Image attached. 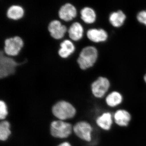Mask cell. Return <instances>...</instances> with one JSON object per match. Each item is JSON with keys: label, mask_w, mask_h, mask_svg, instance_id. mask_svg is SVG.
<instances>
[{"label": "cell", "mask_w": 146, "mask_h": 146, "mask_svg": "<svg viewBox=\"0 0 146 146\" xmlns=\"http://www.w3.org/2000/svg\"><path fill=\"white\" fill-rule=\"evenodd\" d=\"M22 63L14 57L5 54L0 48V80L4 79L14 75L17 69Z\"/></svg>", "instance_id": "7a4b0ae2"}, {"label": "cell", "mask_w": 146, "mask_h": 146, "mask_svg": "<svg viewBox=\"0 0 146 146\" xmlns=\"http://www.w3.org/2000/svg\"><path fill=\"white\" fill-rule=\"evenodd\" d=\"M108 19L112 26L115 27H120L123 25L126 16L123 11L118 10L110 13Z\"/></svg>", "instance_id": "ac0fdd59"}, {"label": "cell", "mask_w": 146, "mask_h": 146, "mask_svg": "<svg viewBox=\"0 0 146 146\" xmlns=\"http://www.w3.org/2000/svg\"><path fill=\"white\" fill-rule=\"evenodd\" d=\"M10 124L6 120H3L0 123V140L6 141L11 134Z\"/></svg>", "instance_id": "d6986e66"}, {"label": "cell", "mask_w": 146, "mask_h": 146, "mask_svg": "<svg viewBox=\"0 0 146 146\" xmlns=\"http://www.w3.org/2000/svg\"><path fill=\"white\" fill-rule=\"evenodd\" d=\"M111 83L107 78L99 76L94 80L91 84V93L97 100H104L110 92Z\"/></svg>", "instance_id": "5b68a950"}, {"label": "cell", "mask_w": 146, "mask_h": 146, "mask_svg": "<svg viewBox=\"0 0 146 146\" xmlns=\"http://www.w3.org/2000/svg\"><path fill=\"white\" fill-rule=\"evenodd\" d=\"M25 46V42L19 35L10 36L0 42V48L5 55L10 57H16L21 54Z\"/></svg>", "instance_id": "3957f363"}, {"label": "cell", "mask_w": 146, "mask_h": 146, "mask_svg": "<svg viewBox=\"0 0 146 146\" xmlns=\"http://www.w3.org/2000/svg\"><path fill=\"white\" fill-rule=\"evenodd\" d=\"M57 146H72L71 144L68 142H64L58 145Z\"/></svg>", "instance_id": "7402d4cb"}, {"label": "cell", "mask_w": 146, "mask_h": 146, "mask_svg": "<svg viewBox=\"0 0 146 146\" xmlns=\"http://www.w3.org/2000/svg\"><path fill=\"white\" fill-rule=\"evenodd\" d=\"M143 80L144 82H145V83L146 84V73L144 76Z\"/></svg>", "instance_id": "603a6c76"}, {"label": "cell", "mask_w": 146, "mask_h": 146, "mask_svg": "<svg viewBox=\"0 0 146 146\" xmlns=\"http://www.w3.org/2000/svg\"><path fill=\"white\" fill-rule=\"evenodd\" d=\"M103 100L106 106L113 110L121 107L125 101L123 95L117 90L110 91Z\"/></svg>", "instance_id": "7c38bea8"}, {"label": "cell", "mask_w": 146, "mask_h": 146, "mask_svg": "<svg viewBox=\"0 0 146 146\" xmlns=\"http://www.w3.org/2000/svg\"><path fill=\"white\" fill-rule=\"evenodd\" d=\"M77 51L78 54L76 61L81 70L86 71L92 68L96 63L98 51L96 47L87 45L82 48L80 50Z\"/></svg>", "instance_id": "6da1fadb"}, {"label": "cell", "mask_w": 146, "mask_h": 146, "mask_svg": "<svg viewBox=\"0 0 146 146\" xmlns=\"http://www.w3.org/2000/svg\"><path fill=\"white\" fill-rule=\"evenodd\" d=\"M76 51L75 44L68 37L60 41L57 53L63 59H67L73 55Z\"/></svg>", "instance_id": "5bb4252c"}, {"label": "cell", "mask_w": 146, "mask_h": 146, "mask_svg": "<svg viewBox=\"0 0 146 146\" xmlns=\"http://www.w3.org/2000/svg\"><path fill=\"white\" fill-rule=\"evenodd\" d=\"M73 130L76 136L84 142L90 143L93 140L94 127L88 121L78 122L73 126Z\"/></svg>", "instance_id": "52a82bcc"}, {"label": "cell", "mask_w": 146, "mask_h": 146, "mask_svg": "<svg viewBox=\"0 0 146 146\" xmlns=\"http://www.w3.org/2000/svg\"><path fill=\"white\" fill-rule=\"evenodd\" d=\"M136 18L139 23L146 26V10H141L138 12Z\"/></svg>", "instance_id": "44dd1931"}, {"label": "cell", "mask_w": 146, "mask_h": 146, "mask_svg": "<svg viewBox=\"0 0 146 146\" xmlns=\"http://www.w3.org/2000/svg\"><path fill=\"white\" fill-rule=\"evenodd\" d=\"M57 16L58 19L63 23H70L78 18V9L72 3H66L58 9Z\"/></svg>", "instance_id": "ba28073f"}, {"label": "cell", "mask_w": 146, "mask_h": 146, "mask_svg": "<svg viewBox=\"0 0 146 146\" xmlns=\"http://www.w3.org/2000/svg\"><path fill=\"white\" fill-rule=\"evenodd\" d=\"M52 112L58 120L65 121L74 118L76 114V110L69 102L60 100L53 106Z\"/></svg>", "instance_id": "277c9868"}, {"label": "cell", "mask_w": 146, "mask_h": 146, "mask_svg": "<svg viewBox=\"0 0 146 146\" xmlns=\"http://www.w3.org/2000/svg\"><path fill=\"white\" fill-rule=\"evenodd\" d=\"M8 114V108L7 105L3 100L0 101V119L1 120H4L7 117Z\"/></svg>", "instance_id": "ffe728a7"}, {"label": "cell", "mask_w": 146, "mask_h": 146, "mask_svg": "<svg viewBox=\"0 0 146 146\" xmlns=\"http://www.w3.org/2000/svg\"><path fill=\"white\" fill-rule=\"evenodd\" d=\"M73 126L70 123L62 120L53 121L50 125V133L55 138L65 139L70 136Z\"/></svg>", "instance_id": "8992f818"}, {"label": "cell", "mask_w": 146, "mask_h": 146, "mask_svg": "<svg viewBox=\"0 0 146 146\" xmlns=\"http://www.w3.org/2000/svg\"><path fill=\"white\" fill-rule=\"evenodd\" d=\"M86 36L91 42L99 43L106 41L108 38V35L104 29L92 28L87 30Z\"/></svg>", "instance_id": "2e32d148"}, {"label": "cell", "mask_w": 146, "mask_h": 146, "mask_svg": "<svg viewBox=\"0 0 146 146\" xmlns=\"http://www.w3.org/2000/svg\"><path fill=\"white\" fill-rule=\"evenodd\" d=\"M114 124L121 128H125L130 125L133 119L132 114L128 110L121 107L113 110Z\"/></svg>", "instance_id": "8fae6325"}, {"label": "cell", "mask_w": 146, "mask_h": 146, "mask_svg": "<svg viewBox=\"0 0 146 146\" xmlns=\"http://www.w3.org/2000/svg\"><path fill=\"white\" fill-rule=\"evenodd\" d=\"M47 29L52 38L56 41H60L66 37L68 26L59 19H55L50 21Z\"/></svg>", "instance_id": "9c48e42d"}, {"label": "cell", "mask_w": 146, "mask_h": 146, "mask_svg": "<svg viewBox=\"0 0 146 146\" xmlns=\"http://www.w3.org/2000/svg\"><path fill=\"white\" fill-rule=\"evenodd\" d=\"M68 31L66 37H68L74 43L80 42L83 39L84 29L81 22L76 20L70 23L67 24Z\"/></svg>", "instance_id": "4fadbf2b"}, {"label": "cell", "mask_w": 146, "mask_h": 146, "mask_svg": "<svg viewBox=\"0 0 146 146\" xmlns=\"http://www.w3.org/2000/svg\"><path fill=\"white\" fill-rule=\"evenodd\" d=\"M25 9L24 7L18 3L11 4L5 11L7 18L14 22L21 21L25 17Z\"/></svg>", "instance_id": "9a60e30c"}, {"label": "cell", "mask_w": 146, "mask_h": 146, "mask_svg": "<svg viewBox=\"0 0 146 146\" xmlns=\"http://www.w3.org/2000/svg\"><path fill=\"white\" fill-rule=\"evenodd\" d=\"M95 123L100 130L104 132H109L115 125L113 111L110 110L102 111L95 117Z\"/></svg>", "instance_id": "30bf717a"}, {"label": "cell", "mask_w": 146, "mask_h": 146, "mask_svg": "<svg viewBox=\"0 0 146 146\" xmlns=\"http://www.w3.org/2000/svg\"><path fill=\"white\" fill-rule=\"evenodd\" d=\"M81 21L87 25L94 23L97 20V13L94 8L89 6L82 7L79 11Z\"/></svg>", "instance_id": "e0dca14e"}]
</instances>
